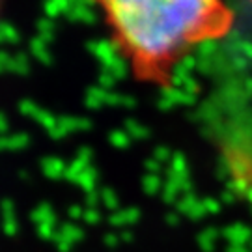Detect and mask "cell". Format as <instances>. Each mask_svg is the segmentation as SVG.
I'll use <instances>...</instances> for the list:
<instances>
[{"label":"cell","mask_w":252,"mask_h":252,"mask_svg":"<svg viewBox=\"0 0 252 252\" xmlns=\"http://www.w3.org/2000/svg\"><path fill=\"white\" fill-rule=\"evenodd\" d=\"M2 6H4V0H0V13H2Z\"/></svg>","instance_id":"obj_2"},{"label":"cell","mask_w":252,"mask_h":252,"mask_svg":"<svg viewBox=\"0 0 252 252\" xmlns=\"http://www.w3.org/2000/svg\"><path fill=\"white\" fill-rule=\"evenodd\" d=\"M138 81L164 84L174 65L234 23L226 0H92Z\"/></svg>","instance_id":"obj_1"}]
</instances>
